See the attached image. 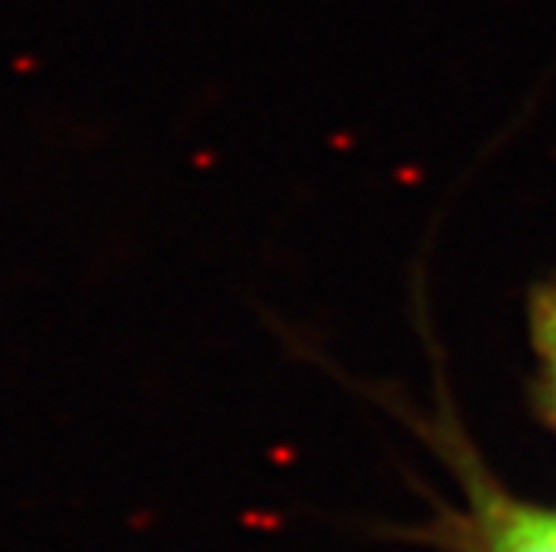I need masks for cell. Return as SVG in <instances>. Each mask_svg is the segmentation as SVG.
I'll return each mask as SVG.
<instances>
[{"label":"cell","mask_w":556,"mask_h":552,"mask_svg":"<svg viewBox=\"0 0 556 552\" xmlns=\"http://www.w3.org/2000/svg\"><path fill=\"white\" fill-rule=\"evenodd\" d=\"M460 529L470 552H556V509L520 503L493 486L470 489Z\"/></svg>","instance_id":"cell-1"},{"label":"cell","mask_w":556,"mask_h":552,"mask_svg":"<svg viewBox=\"0 0 556 552\" xmlns=\"http://www.w3.org/2000/svg\"><path fill=\"white\" fill-rule=\"evenodd\" d=\"M530 343L540 360L543 396H547V413L556 429V273L530 293Z\"/></svg>","instance_id":"cell-2"}]
</instances>
